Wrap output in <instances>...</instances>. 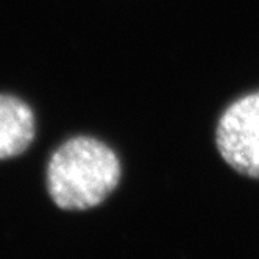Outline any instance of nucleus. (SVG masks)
I'll return each instance as SVG.
<instances>
[{"label": "nucleus", "mask_w": 259, "mask_h": 259, "mask_svg": "<svg viewBox=\"0 0 259 259\" xmlns=\"http://www.w3.org/2000/svg\"><path fill=\"white\" fill-rule=\"evenodd\" d=\"M120 162L103 142L78 136L64 142L47 165V189L57 206L67 211L94 208L116 189Z\"/></svg>", "instance_id": "1"}, {"label": "nucleus", "mask_w": 259, "mask_h": 259, "mask_svg": "<svg viewBox=\"0 0 259 259\" xmlns=\"http://www.w3.org/2000/svg\"><path fill=\"white\" fill-rule=\"evenodd\" d=\"M217 149L231 167L259 178V92L234 102L217 125Z\"/></svg>", "instance_id": "2"}, {"label": "nucleus", "mask_w": 259, "mask_h": 259, "mask_svg": "<svg viewBox=\"0 0 259 259\" xmlns=\"http://www.w3.org/2000/svg\"><path fill=\"white\" fill-rule=\"evenodd\" d=\"M34 116L19 99L0 94V159L17 156L34 138Z\"/></svg>", "instance_id": "3"}]
</instances>
